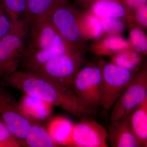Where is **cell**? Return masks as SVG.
<instances>
[{"label": "cell", "instance_id": "cell-29", "mask_svg": "<svg viewBox=\"0 0 147 147\" xmlns=\"http://www.w3.org/2000/svg\"><path fill=\"white\" fill-rule=\"evenodd\" d=\"M97 0H75L76 3L80 5L84 6L86 9L88 8L91 5Z\"/></svg>", "mask_w": 147, "mask_h": 147}, {"label": "cell", "instance_id": "cell-28", "mask_svg": "<svg viewBox=\"0 0 147 147\" xmlns=\"http://www.w3.org/2000/svg\"><path fill=\"white\" fill-rule=\"evenodd\" d=\"M124 5L129 11V15L131 12L137 7L146 4L147 0H122Z\"/></svg>", "mask_w": 147, "mask_h": 147}, {"label": "cell", "instance_id": "cell-27", "mask_svg": "<svg viewBox=\"0 0 147 147\" xmlns=\"http://www.w3.org/2000/svg\"><path fill=\"white\" fill-rule=\"evenodd\" d=\"M13 23L7 16L0 1V38L10 30Z\"/></svg>", "mask_w": 147, "mask_h": 147}, {"label": "cell", "instance_id": "cell-7", "mask_svg": "<svg viewBox=\"0 0 147 147\" xmlns=\"http://www.w3.org/2000/svg\"><path fill=\"white\" fill-rule=\"evenodd\" d=\"M102 97L101 107L109 111L137 73L111 63H101Z\"/></svg>", "mask_w": 147, "mask_h": 147}, {"label": "cell", "instance_id": "cell-30", "mask_svg": "<svg viewBox=\"0 0 147 147\" xmlns=\"http://www.w3.org/2000/svg\"><path fill=\"white\" fill-rule=\"evenodd\" d=\"M1 76H0V81H1Z\"/></svg>", "mask_w": 147, "mask_h": 147}, {"label": "cell", "instance_id": "cell-10", "mask_svg": "<svg viewBox=\"0 0 147 147\" xmlns=\"http://www.w3.org/2000/svg\"><path fill=\"white\" fill-rule=\"evenodd\" d=\"M63 40L51 24L48 16H44L29 23L26 50L45 49Z\"/></svg>", "mask_w": 147, "mask_h": 147}, {"label": "cell", "instance_id": "cell-14", "mask_svg": "<svg viewBox=\"0 0 147 147\" xmlns=\"http://www.w3.org/2000/svg\"><path fill=\"white\" fill-rule=\"evenodd\" d=\"M74 124L63 117H57L50 121L47 129L54 142L58 145L70 147Z\"/></svg>", "mask_w": 147, "mask_h": 147}, {"label": "cell", "instance_id": "cell-11", "mask_svg": "<svg viewBox=\"0 0 147 147\" xmlns=\"http://www.w3.org/2000/svg\"><path fill=\"white\" fill-rule=\"evenodd\" d=\"M74 50H78L71 47L63 40L52 47L45 49L32 51L26 50L20 64V69L19 70L33 73L54 58Z\"/></svg>", "mask_w": 147, "mask_h": 147}, {"label": "cell", "instance_id": "cell-8", "mask_svg": "<svg viewBox=\"0 0 147 147\" xmlns=\"http://www.w3.org/2000/svg\"><path fill=\"white\" fill-rule=\"evenodd\" d=\"M146 99L147 71L144 68L134 75L111 108L110 121L117 120L129 116Z\"/></svg>", "mask_w": 147, "mask_h": 147}, {"label": "cell", "instance_id": "cell-3", "mask_svg": "<svg viewBox=\"0 0 147 147\" xmlns=\"http://www.w3.org/2000/svg\"><path fill=\"white\" fill-rule=\"evenodd\" d=\"M72 90L84 114L101 106L102 78L100 65L82 67L74 79Z\"/></svg>", "mask_w": 147, "mask_h": 147}, {"label": "cell", "instance_id": "cell-20", "mask_svg": "<svg viewBox=\"0 0 147 147\" xmlns=\"http://www.w3.org/2000/svg\"><path fill=\"white\" fill-rule=\"evenodd\" d=\"M64 0H26V9L24 19L29 23L47 16Z\"/></svg>", "mask_w": 147, "mask_h": 147}, {"label": "cell", "instance_id": "cell-2", "mask_svg": "<svg viewBox=\"0 0 147 147\" xmlns=\"http://www.w3.org/2000/svg\"><path fill=\"white\" fill-rule=\"evenodd\" d=\"M28 26L25 19L13 23L9 32L0 38L1 80L18 70L27 49Z\"/></svg>", "mask_w": 147, "mask_h": 147}, {"label": "cell", "instance_id": "cell-17", "mask_svg": "<svg viewBox=\"0 0 147 147\" xmlns=\"http://www.w3.org/2000/svg\"><path fill=\"white\" fill-rule=\"evenodd\" d=\"M133 132L142 147L147 146V99L129 115Z\"/></svg>", "mask_w": 147, "mask_h": 147}, {"label": "cell", "instance_id": "cell-18", "mask_svg": "<svg viewBox=\"0 0 147 147\" xmlns=\"http://www.w3.org/2000/svg\"><path fill=\"white\" fill-rule=\"evenodd\" d=\"M79 22L80 31L85 39L96 40L104 34L100 18L88 9L79 12Z\"/></svg>", "mask_w": 147, "mask_h": 147}, {"label": "cell", "instance_id": "cell-24", "mask_svg": "<svg viewBox=\"0 0 147 147\" xmlns=\"http://www.w3.org/2000/svg\"><path fill=\"white\" fill-rule=\"evenodd\" d=\"M103 34L120 35L125 30V24L123 19L116 18H100Z\"/></svg>", "mask_w": 147, "mask_h": 147}, {"label": "cell", "instance_id": "cell-12", "mask_svg": "<svg viewBox=\"0 0 147 147\" xmlns=\"http://www.w3.org/2000/svg\"><path fill=\"white\" fill-rule=\"evenodd\" d=\"M107 142L112 147H142L134 134L129 116L111 121L108 126Z\"/></svg>", "mask_w": 147, "mask_h": 147}, {"label": "cell", "instance_id": "cell-19", "mask_svg": "<svg viewBox=\"0 0 147 147\" xmlns=\"http://www.w3.org/2000/svg\"><path fill=\"white\" fill-rule=\"evenodd\" d=\"M23 147H59L52 139L47 127L36 122L29 129Z\"/></svg>", "mask_w": 147, "mask_h": 147}, {"label": "cell", "instance_id": "cell-5", "mask_svg": "<svg viewBox=\"0 0 147 147\" xmlns=\"http://www.w3.org/2000/svg\"><path fill=\"white\" fill-rule=\"evenodd\" d=\"M0 121L23 147L29 129L38 121L26 115L20 103L0 81Z\"/></svg>", "mask_w": 147, "mask_h": 147}, {"label": "cell", "instance_id": "cell-9", "mask_svg": "<svg viewBox=\"0 0 147 147\" xmlns=\"http://www.w3.org/2000/svg\"><path fill=\"white\" fill-rule=\"evenodd\" d=\"M109 146L107 130L96 121L84 118L74 124L70 147Z\"/></svg>", "mask_w": 147, "mask_h": 147}, {"label": "cell", "instance_id": "cell-6", "mask_svg": "<svg viewBox=\"0 0 147 147\" xmlns=\"http://www.w3.org/2000/svg\"><path fill=\"white\" fill-rule=\"evenodd\" d=\"M79 11L67 0L48 15L51 24L61 36L74 49L82 52L84 39L79 28Z\"/></svg>", "mask_w": 147, "mask_h": 147}, {"label": "cell", "instance_id": "cell-22", "mask_svg": "<svg viewBox=\"0 0 147 147\" xmlns=\"http://www.w3.org/2000/svg\"><path fill=\"white\" fill-rule=\"evenodd\" d=\"M0 1L12 23L24 19L26 9V0H0Z\"/></svg>", "mask_w": 147, "mask_h": 147}, {"label": "cell", "instance_id": "cell-4", "mask_svg": "<svg viewBox=\"0 0 147 147\" xmlns=\"http://www.w3.org/2000/svg\"><path fill=\"white\" fill-rule=\"evenodd\" d=\"M84 62L82 52L73 50L54 58L31 73L72 90L74 79Z\"/></svg>", "mask_w": 147, "mask_h": 147}, {"label": "cell", "instance_id": "cell-13", "mask_svg": "<svg viewBox=\"0 0 147 147\" xmlns=\"http://www.w3.org/2000/svg\"><path fill=\"white\" fill-rule=\"evenodd\" d=\"M86 9L99 18L129 19V12L122 0H97Z\"/></svg>", "mask_w": 147, "mask_h": 147}, {"label": "cell", "instance_id": "cell-16", "mask_svg": "<svg viewBox=\"0 0 147 147\" xmlns=\"http://www.w3.org/2000/svg\"><path fill=\"white\" fill-rule=\"evenodd\" d=\"M93 51L99 56H110L124 50L131 49L128 40L120 35H110L96 43L92 47Z\"/></svg>", "mask_w": 147, "mask_h": 147}, {"label": "cell", "instance_id": "cell-15", "mask_svg": "<svg viewBox=\"0 0 147 147\" xmlns=\"http://www.w3.org/2000/svg\"><path fill=\"white\" fill-rule=\"evenodd\" d=\"M19 103L24 113L38 121L48 118L52 114L53 106L38 98L25 94L21 98Z\"/></svg>", "mask_w": 147, "mask_h": 147}, {"label": "cell", "instance_id": "cell-26", "mask_svg": "<svg viewBox=\"0 0 147 147\" xmlns=\"http://www.w3.org/2000/svg\"><path fill=\"white\" fill-rule=\"evenodd\" d=\"M147 5L137 7L131 12L129 21H134L136 26L146 28L147 27Z\"/></svg>", "mask_w": 147, "mask_h": 147}, {"label": "cell", "instance_id": "cell-1", "mask_svg": "<svg viewBox=\"0 0 147 147\" xmlns=\"http://www.w3.org/2000/svg\"><path fill=\"white\" fill-rule=\"evenodd\" d=\"M1 82L5 87L21 91L77 117L84 114L72 90L42 76L18 69L3 78Z\"/></svg>", "mask_w": 147, "mask_h": 147}, {"label": "cell", "instance_id": "cell-21", "mask_svg": "<svg viewBox=\"0 0 147 147\" xmlns=\"http://www.w3.org/2000/svg\"><path fill=\"white\" fill-rule=\"evenodd\" d=\"M142 61V55L129 49L111 56L110 63L125 69L137 71Z\"/></svg>", "mask_w": 147, "mask_h": 147}, {"label": "cell", "instance_id": "cell-25", "mask_svg": "<svg viewBox=\"0 0 147 147\" xmlns=\"http://www.w3.org/2000/svg\"><path fill=\"white\" fill-rule=\"evenodd\" d=\"M20 147L21 145L18 140L0 121V147Z\"/></svg>", "mask_w": 147, "mask_h": 147}, {"label": "cell", "instance_id": "cell-23", "mask_svg": "<svg viewBox=\"0 0 147 147\" xmlns=\"http://www.w3.org/2000/svg\"><path fill=\"white\" fill-rule=\"evenodd\" d=\"M128 41L131 49L142 55L147 52V37L144 31L138 26H132L129 32Z\"/></svg>", "mask_w": 147, "mask_h": 147}]
</instances>
